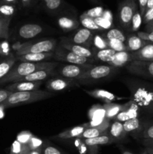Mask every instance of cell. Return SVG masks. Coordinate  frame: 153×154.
<instances>
[{
	"label": "cell",
	"instance_id": "cell-1",
	"mask_svg": "<svg viewBox=\"0 0 153 154\" xmlns=\"http://www.w3.org/2000/svg\"><path fill=\"white\" fill-rule=\"evenodd\" d=\"M58 66V63H26L22 62L17 65H14L9 73L4 78L0 80V84L8 82H16L20 78L27 76L36 71L52 69Z\"/></svg>",
	"mask_w": 153,
	"mask_h": 154
},
{
	"label": "cell",
	"instance_id": "cell-2",
	"mask_svg": "<svg viewBox=\"0 0 153 154\" xmlns=\"http://www.w3.org/2000/svg\"><path fill=\"white\" fill-rule=\"evenodd\" d=\"M52 93L45 90H33L27 92H16L12 93L3 103L1 104L4 108H13L25 104L33 103L38 101L50 98Z\"/></svg>",
	"mask_w": 153,
	"mask_h": 154
},
{
	"label": "cell",
	"instance_id": "cell-3",
	"mask_svg": "<svg viewBox=\"0 0 153 154\" xmlns=\"http://www.w3.org/2000/svg\"><path fill=\"white\" fill-rule=\"evenodd\" d=\"M56 48V42L53 39H46L32 43L26 42L18 46L16 49V57L27 54L54 52Z\"/></svg>",
	"mask_w": 153,
	"mask_h": 154
},
{
	"label": "cell",
	"instance_id": "cell-4",
	"mask_svg": "<svg viewBox=\"0 0 153 154\" xmlns=\"http://www.w3.org/2000/svg\"><path fill=\"white\" fill-rule=\"evenodd\" d=\"M115 69L116 68L110 65L93 66L76 80L81 83H87L103 79L112 75V72L115 71Z\"/></svg>",
	"mask_w": 153,
	"mask_h": 154
},
{
	"label": "cell",
	"instance_id": "cell-5",
	"mask_svg": "<svg viewBox=\"0 0 153 154\" xmlns=\"http://www.w3.org/2000/svg\"><path fill=\"white\" fill-rule=\"evenodd\" d=\"M137 11L136 0H124L118 6V19L124 28H130L134 15Z\"/></svg>",
	"mask_w": 153,
	"mask_h": 154
},
{
	"label": "cell",
	"instance_id": "cell-6",
	"mask_svg": "<svg viewBox=\"0 0 153 154\" xmlns=\"http://www.w3.org/2000/svg\"><path fill=\"white\" fill-rule=\"evenodd\" d=\"M54 58L74 65L91 64L93 62L92 59L80 57L71 51H68L60 45L54 51Z\"/></svg>",
	"mask_w": 153,
	"mask_h": 154
},
{
	"label": "cell",
	"instance_id": "cell-7",
	"mask_svg": "<svg viewBox=\"0 0 153 154\" xmlns=\"http://www.w3.org/2000/svg\"><path fill=\"white\" fill-rule=\"evenodd\" d=\"M126 69L134 75L153 78V61L134 60L126 65Z\"/></svg>",
	"mask_w": 153,
	"mask_h": 154
},
{
	"label": "cell",
	"instance_id": "cell-8",
	"mask_svg": "<svg viewBox=\"0 0 153 154\" xmlns=\"http://www.w3.org/2000/svg\"><path fill=\"white\" fill-rule=\"evenodd\" d=\"M92 66L93 65L92 64H68L61 66L58 69V72L62 76L68 78V79H77L80 75H82L84 72H86L88 69H90Z\"/></svg>",
	"mask_w": 153,
	"mask_h": 154
},
{
	"label": "cell",
	"instance_id": "cell-9",
	"mask_svg": "<svg viewBox=\"0 0 153 154\" xmlns=\"http://www.w3.org/2000/svg\"><path fill=\"white\" fill-rule=\"evenodd\" d=\"M60 46L65 48L68 51H71V52L80 56V57L90 59L94 57V51H92L91 49H89L87 47L82 46V45H76V44L73 43V42L68 41L66 38H62L61 42H60Z\"/></svg>",
	"mask_w": 153,
	"mask_h": 154
},
{
	"label": "cell",
	"instance_id": "cell-10",
	"mask_svg": "<svg viewBox=\"0 0 153 154\" xmlns=\"http://www.w3.org/2000/svg\"><path fill=\"white\" fill-rule=\"evenodd\" d=\"M136 98L141 105L153 113V89L140 87L136 92Z\"/></svg>",
	"mask_w": 153,
	"mask_h": 154
},
{
	"label": "cell",
	"instance_id": "cell-11",
	"mask_svg": "<svg viewBox=\"0 0 153 154\" xmlns=\"http://www.w3.org/2000/svg\"><path fill=\"white\" fill-rule=\"evenodd\" d=\"M41 81H21V82H15L14 84L6 87V90L11 93L16 92H27L38 90L41 85Z\"/></svg>",
	"mask_w": 153,
	"mask_h": 154
},
{
	"label": "cell",
	"instance_id": "cell-12",
	"mask_svg": "<svg viewBox=\"0 0 153 154\" xmlns=\"http://www.w3.org/2000/svg\"><path fill=\"white\" fill-rule=\"evenodd\" d=\"M139 116V108L137 105L134 102H128L126 104V107L118 115L113 119L115 121L125 122L132 118H138Z\"/></svg>",
	"mask_w": 153,
	"mask_h": 154
},
{
	"label": "cell",
	"instance_id": "cell-13",
	"mask_svg": "<svg viewBox=\"0 0 153 154\" xmlns=\"http://www.w3.org/2000/svg\"><path fill=\"white\" fill-rule=\"evenodd\" d=\"M93 35L91 30L87 29L86 28L80 29L71 38V42L76 45H82L88 48L92 43Z\"/></svg>",
	"mask_w": 153,
	"mask_h": 154
},
{
	"label": "cell",
	"instance_id": "cell-14",
	"mask_svg": "<svg viewBox=\"0 0 153 154\" xmlns=\"http://www.w3.org/2000/svg\"><path fill=\"white\" fill-rule=\"evenodd\" d=\"M75 81L68 78H55L51 79L46 83L47 91H62L70 86L74 85Z\"/></svg>",
	"mask_w": 153,
	"mask_h": 154
},
{
	"label": "cell",
	"instance_id": "cell-15",
	"mask_svg": "<svg viewBox=\"0 0 153 154\" xmlns=\"http://www.w3.org/2000/svg\"><path fill=\"white\" fill-rule=\"evenodd\" d=\"M42 31H43L42 26L38 24L26 23L22 25L19 29L18 33H19L20 37L25 39H28L35 37L40 32H42Z\"/></svg>",
	"mask_w": 153,
	"mask_h": 154
},
{
	"label": "cell",
	"instance_id": "cell-16",
	"mask_svg": "<svg viewBox=\"0 0 153 154\" xmlns=\"http://www.w3.org/2000/svg\"><path fill=\"white\" fill-rule=\"evenodd\" d=\"M130 55L132 61H153V43H148L141 49L135 52H130Z\"/></svg>",
	"mask_w": 153,
	"mask_h": 154
},
{
	"label": "cell",
	"instance_id": "cell-17",
	"mask_svg": "<svg viewBox=\"0 0 153 154\" xmlns=\"http://www.w3.org/2000/svg\"><path fill=\"white\" fill-rule=\"evenodd\" d=\"M52 57H54V52L27 54L22 56H17L16 57V60L26 63H41V61L48 60Z\"/></svg>",
	"mask_w": 153,
	"mask_h": 154
},
{
	"label": "cell",
	"instance_id": "cell-18",
	"mask_svg": "<svg viewBox=\"0 0 153 154\" xmlns=\"http://www.w3.org/2000/svg\"><path fill=\"white\" fill-rule=\"evenodd\" d=\"M131 61L132 58L131 55H130V52H128V51H122V52L116 53L112 61L110 62L108 65L114 68L122 67V66L128 64Z\"/></svg>",
	"mask_w": 153,
	"mask_h": 154
},
{
	"label": "cell",
	"instance_id": "cell-19",
	"mask_svg": "<svg viewBox=\"0 0 153 154\" xmlns=\"http://www.w3.org/2000/svg\"><path fill=\"white\" fill-rule=\"evenodd\" d=\"M110 127L109 125L101 126L98 128H87L85 129L83 132L77 138V139H89V138H96V137L100 136V135L108 134V129Z\"/></svg>",
	"mask_w": 153,
	"mask_h": 154
},
{
	"label": "cell",
	"instance_id": "cell-20",
	"mask_svg": "<svg viewBox=\"0 0 153 154\" xmlns=\"http://www.w3.org/2000/svg\"><path fill=\"white\" fill-rule=\"evenodd\" d=\"M82 141L86 147H98L100 145H106L116 142L115 140L109 134L100 135L96 138H89V139H83L82 140Z\"/></svg>",
	"mask_w": 153,
	"mask_h": 154
},
{
	"label": "cell",
	"instance_id": "cell-21",
	"mask_svg": "<svg viewBox=\"0 0 153 154\" xmlns=\"http://www.w3.org/2000/svg\"><path fill=\"white\" fill-rule=\"evenodd\" d=\"M84 91L92 97L96 98V99H100L101 101L104 102L105 103H112L116 99V96L112 93H110L109 91H106L104 90H100V89H96V90H86Z\"/></svg>",
	"mask_w": 153,
	"mask_h": 154
},
{
	"label": "cell",
	"instance_id": "cell-22",
	"mask_svg": "<svg viewBox=\"0 0 153 154\" xmlns=\"http://www.w3.org/2000/svg\"><path fill=\"white\" fill-rule=\"evenodd\" d=\"M125 44L128 52H135L148 44V42L142 40L139 36H137V35H131L126 39Z\"/></svg>",
	"mask_w": 153,
	"mask_h": 154
},
{
	"label": "cell",
	"instance_id": "cell-23",
	"mask_svg": "<svg viewBox=\"0 0 153 154\" xmlns=\"http://www.w3.org/2000/svg\"><path fill=\"white\" fill-rule=\"evenodd\" d=\"M52 69H46V70H39L20 78L16 82H21V81H42L43 80L46 79L52 73ZM15 83V82H14Z\"/></svg>",
	"mask_w": 153,
	"mask_h": 154
},
{
	"label": "cell",
	"instance_id": "cell-24",
	"mask_svg": "<svg viewBox=\"0 0 153 154\" xmlns=\"http://www.w3.org/2000/svg\"><path fill=\"white\" fill-rule=\"evenodd\" d=\"M58 25L60 28L64 31H71L77 28L79 26V23L74 18L70 17L63 16L61 17L57 20Z\"/></svg>",
	"mask_w": 153,
	"mask_h": 154
},
{
	"label": "cell",
	"instance_id": "cell-25",
	"mask_svg": "<svg viewBox=\"0 0 153 154\" xmlns=\"http://www.w3.org/2000/svg\"><path fill=\"white\" fill-rule=\"evenodd\" d=\"M125 133L124 128H123V123L121 122L115 121L112 124H111L110 128L109 135L115 140L116 141L123 139L125 136Z\"/></svg>",
	"mask_w": 153,
	"mask_h": 154
},
{
	"label": "cell",
	"instance_id": "cell-26",
	"mask_svg": "<svg viewBox=\"0 0 153 154\" xmlns=\"http://www.w3.org/2000/svg\"><path fill=\"white\" fill-rule=\"evenodd\" d=\"M16 57L10 54L9 57L0 61V80L6 76L15 65Z\"/></svg>",
	"mask_w": 153,
	"mask_h": 154
},
{
	"label": "cell",
	"instance_id": "cell-27",
	"mask_svg": "<svg viewBox=\"0 0 153 154\" xmlns=\"http://www.w3.org/2000/svg\"><path fill=\"white\" fill-rule=\"evenodd\" d=\"M86 129V127L84 125L75 126V127L61 132L57 135V137L59 138H62V139H70V138H77L85 131Z\"/></svg>",
	"mask_w": 153,
	"mask_h": 154
},
{
	"label": "cell",
	"instance_id": "cell-28",
	"mask_svg": "<svg viewBox=\"0 0 153 154\" xmlns=\"http://www.w3.org/2000/svg\"><path fill=\"white\" fill-rule=\"evenodd\" d=\"M106 110V118L108 120H113L118 114H119L126 107L125 105H117V104L107 103L104 105Z\"/></svg>",
	"mask_w": 153,
	"mask_h": 154
},
{
	"label": "cell",
	"instance_id": "cell-29",
	"mask_svg": "<svg viewBox=\"0 0 153 154\" xmlns=\"http://www.w3.org/2000/svg\"><path fill=\"white\" fill-rule=\"evenodd\" d=\"M94 55H95L96 58L98 59L100 61L105 62V63H109L110 62L112 61V58H113L114 55L116 54V51L110 49H104V50H95L94 51Z\"/></svg>",
	"mask_w": 153,
	"mask_h": 154
},
{
	"label": "cell",
	"instance_id": "cell-30",
	"mask_svg": "<svg viewBox=\"0 0 153 154\" xmlns=\"http://www.w3.org/2000/svg\"><path fill=\"white\" fill-rule=\"evenodd\" d=\"M88 116L91 120L104 119L106 118V110L104 105H94L88 111Z\"/></svg>",
	"mask_w": 153,
	"mask_h": 154
},
{
	"label": "cell",
	"instance_id": "cell-31",
	"mask_svg": "<svg viewBox=\"0 0 153 154\" xmlns=\"http://www.w3.org/2000/svg\"><path fill=\"white\" fill-rule=\"evenodd\" d=\"M11 19L10 17L0 16V38H8L9 26Z\"/></svg>",
	"mask_w": 153,
	"mask_h": 154
},
{
	"label": "cell",
	"instance_id": "cell-32",
	"mask_svg": "<svg viewBox=\"0 0 153 154\" xmlns=\"http://www.w3.org/2000/svg\"><path fill=\"white\" fill-rule=\"evenodd\" d=\"M80 20L81 24L83 26L84 28L87 29H89L91 30V31H100V30H102L96 24L94 19L89 17L86 16L83 14L80 16Z\"/></svg>",
	"mask_w": 153,
	"mask_h": 154
},
{
	"label": "cell",
	"instance_id": "cell-33",
	"mask_svg": "<svg viewBox=\"0 0 153 154\" xmlns=\"http://www.w3.org/2000/svg\"><path fill=\"white\" fill-rule=\"evenodd\" d=\"M141 127L140 121L138 118H132L123 123V128L126 133L138 131Z\"/></svg>",
	"mask_w": 153,
	"mask_h": 154
},
{
	"label": "cell",
	"instance_id": "cell-34",
	"mask_svg": "<svg viewBox=\"0 0 153 154\" xmlns=\"http://www.w3.org/2000/svg\"><path fill=\"white\" fill-rule=\"evenodd\" d=\"M30 150L27 144H21L16 140L12 144L10 154H28Z\"/></svg>",
	"mask_w": 153,
	"mask_h": 154
},
{
	"label": "cell",
	"instance_id": "cell-35",
	"mask_svg": "<svg viewBox=\"0 0 153 154\" xmlns=\"http://www.w3.org/2000/svg\"><path fill=\"white\" fill-rule=\"evenodd\" d=\"M16 12V6L14 5L7 4L0 1V16L12 17Z\"/></svg>",
	"mask_w": 153,
	"mask_h": 154
},
{
	"label": "cell",
	"instance_id": "cell-36",
	"mask_svg": "<svg viewBox=\"0 0 153 154\" xmlns=\"http://www.w3.org/2000/svg\"><path fill=\"white\" fill-rule=\"evenodd\" d=\"M105 38L107 40H118L122 42H126L125 35L118 29H111L107 32Z\"/></svg>",
	"mask_w": 153,
	"mask_h": 154
},
{
	"label": "cell",
	"instance_id": "cell-37",
	"mask_svg": "<svg viewBox=\"0 0 153 154\" xmlns=\"http://www.w3.org/2000/svg\"><path fill=\"white\" fill-rule=\"evenodd\" d=\"M92 44L97 50H104L109 48L107 39L105 37L99 35H96L95 36H94Z\"/></svg>",
	"mask_w": 153,
	"mask_h": 154
},
{
	"label": "cell",
	"instance_id": "cell-38",
	"mask_svg": "<svg viewBox=\"0 0 153 154\" xmlns=\"http://www.w3.org/2000/svg\"><path fill=\"white\" fill-rule=\"evenodd\" d=\"M110 49L113 50L116 52L128 51L125 42H122L118 40H107Z\"/></svg>",
	"mask_w": 153,
	"mask_h": 154
},
{
	"label": "cell",
	"instance_id": "cell-39",
	"mask_svg": "<svg viewBox=\"0 0 153 154\" xmlns=\"http://www.w3.org/2000/svg\"><path fill=\"white\" fill-rule=\"evenodd\" d=\"M110 124V120L108 119H99V120H90L88 123L83 124L84 126L87 128H98L101 127V126H106V125Z\"/></svg>",
	"mask_w": 153,
	"mask_h": 154
},
{
	"label": "cell",
	"instance_id": "cell-40",
	"mask_svg": "<svg viewBox=\"0 0 153 154\" xmlns=\"http://www.w3.org/2000/svg\"><path fill=\"white\" fill-rule=\"evenodd\" d=\"M28 148L31 150H42L43 147V141L40 138L33 135L32 138L30 139L29 142L28 143Z\"/></svg>",
	"mask_w": 153,
	"mask_h": 154
},
{
	"label": "cell",
	"instance_id": "cell-41",
	"mask_svg": "<svg viewBox=\"0 0 153 154\" xmlns=\"http://www.w3.org/2000/svg\"><path fill=\"white\" fill-rule=\"evenodd\" d=\"M104 13V9L102 7H96L94 8L89 9V10L86 11V12H84L83 14L86 15L87 17H89L92 18V19H96V18H98L102 17V14Z\"/></svg>",
	"mask_w": 153,
	"mask_h": 154
},
{
	"label": "cell",
	"instance_id": "cell-42",
	"mask_svg": "<svg viewBox=\"0 0 153 154\" xmlns=\"http://www.w3.org/2000/svg\"><path fill=\"white\" fill-rule=\"evenodd\" d=\"M33 135L29 131H22L16 135V141L22 144H28Z\"/></svg>",
	"mask_w": 153,
	"mask_h": 154
},
{
	"label": "cell",
	"instance_id": "cell-43",
	"mask_svg": "<svg viewBox=\"0 0 153 154\" xmlns=\"http://www.w3.org/2000/svg\"><path fill=\"white\" fill-rule=\"evenodd\" d=\"M46 8L50 11H56L62 4V0H43Z\"/></svg>",
	"mask_w": 153,
	"mask_h": 154
},
{
	"label": "cell",
	"instance_id": "cell-44",
	"mask_svg": "<svg viewBox=\"0 0 153 154\" xmlns=\"http://www.w3.org/2000/svg\"><path fill=\"white\" fill-rule=\"evenodd\" d=\"M142 16H141L140 13L137 11L134 15L133 19H132L131 26H130L131 29L133 31H137L140 26L141 23H142Z\"/></svg>",
	"mask_w": 153,
	"mask_h": 154
},
{
	"label": "cell",
	"instance_id": "cell-45",
	"mask_svg": "<svg viewBox=\"0 0 153 154\" xmlns=\"http://www.w3.org/2000/svg\"><path fill=\"white\" fill-rule=\"evenodd\" d=\"M94 21H95L96 24L102 30L107 29H110L111 26H112V22L111 21L107 20L104 19L102 17L98 18H96V19H94Z\"/></svg>",
	"mask_w": 153,
	"mask_h": 154
},
{
	"label": "cell",
	"instance_id": "cell-46",
	"mask_svg": "<svg viewBox=\"0 0 153 154\" xmlns=\"http://www.w3.org/2000/svg\"><path fill=\"white\" fill-rule=\"evenodd\" d=\"M10 54V45L8 42L4 41L0 42V55L8 57Z\"/></svg>",
	"mask_w": 153,
	"mask_h": 154
},
{
	"label": "cell",
	"instance_id": "cell-47",
	"mask_svg": "<svg viewBox=\"0 0 153 154\" xmlns=\"http://www.w3.org/2000/svg\"><path fill=\"white\" fill-rule=\"evenodd\" d=\"M137 36L148 43H153V31L150 32H138Z\"/></svg>",
	"mask_w": 153,
	"mask_h": 154
},
{
	"label": "cell",
	"instance_id": "cell-48",
	"mask_svg": "<svg viewBox=\"0 0 153 154\" xmlns=\"http://www.w3.org/2000/svg\"><path fill=\"white\" fill-rule=\"evenodd\" d=\"M143 139H153V125L146 128L142 132Z\"/></svg>",
	"mask_w": 153,
	"mask_h": 154
},
{
	"label": "cell",
	"instance_id": "cell-49",
	"mask_svg": "<svg viewBox=\"0 0 153 154\" xmlns=\"http://www.w3.org/2000/svg\"><path fill=\"white\" fill-rule=\"evenodd\" d=\"M142 23L145 24H147L153 20V8L149 9V10L146 11L142 16Z\"/></svg>",
	"mask_w": 153,
	"mask_h": 154
},
{
	"label": "cell",
	"instance_id": "cell-50",
	"mask_svg": "<svg viewBox=\"0 0 153 154\" xmlns=\"http://www.w3.org/2000/svg\"><path fill=\"white\" fill-rule=\"evenodd\" d=\"M44 154H62L61 151L56 147L52 146H46L43 150Z\"/></svg>",
	"mask_w": 153,
	"mask_h": 154
},
{
	"label": "cell",
	"instance_id": "cell-51",
	"mask_svg": "<svg viewBox=\"0 0 153 154\" xmlns=\"http://www.w3.org/2000/svg\"><path fill=\"white\" fill-rule=\"evenodd\" d=\"M11 92L8 91L6 89L0 90V105L4 102L8 98V96L11 94Z\"/></svg>",
	"mask_w": 153,
	"mask_h": 154
},
{
	"label": "cell",
	"instance_id": "cell-52",
	"mask_svg": "<svg viewBox=\"0 0 153 154\" xmlns=\"http://www.w3.org/2000/svg\"><path fill=\"white\" fill-rule=\"evenodd\" d=\"M147 2H148V0H139L140 13L142 17L144 15V14H145L146 7Z\"/></svg>",
	"mask_w": 153,
	"mask_h": 154
},
{
	"label": "cell",
	"instance_id": "cell-53",
	"mask_svg": "<svg viewBox=\"0 0 153 154\" xmlns=\"http://www.w3.org/2000/svg\"><path fill=\"white\" fill-rule=\"evenodd\" d=\"M102 17L107 20L111 21V22L112 21V14L110 13V11H104V13L103 14H102Z\"/></svg>",
	"mask_w": 153,
	"mask_h": 154
},
{
	"label": "cell",
	"instance_id": "cell-54",
	"mask_svg": "<svg viewBox=\"0 0 153 154\" xmlns=\"http://www.w3.org/2000/svg\"><path fill=\"white\" fill-rule=\"evenodd\" d=\"M142 144L146 147L153 148V139H143L142 140Z\"/></svg>",
	"mask_w": 153,
	"mask_h": 154
},
{
	"label": "cell",
	"instance_id": "cell-55",
	"mask_svg": "<svg viewBox=\"0 0 153 154\" xmlns=\"http://www.w3.org/2000/svg\"><path fill=\"white\" fill-rule=\"evenodd\" d=\"M145 29L146 32H150L153 31V20L147 24H146Z\"/></svg>",
	"mask_w": 153,
	"mask_h": 154
},
{
	"label": "cell",
	"instance_id": "cell-56",
	"mask_svg": "<svg viewBox=\"0 0 153 154\" xmlns=\"http://www.w3.org/2000/svg\"><path fill=\"white\" fill-rule=\"evenodd\" d=\"M23 7H29L32 3L33 0H20Z\"/></svg>",
	"mask_w": 153,
	"mask_h": 154
},
{
	"label": "cell",
	"instance_id": "cell-57",
	"mask_svg": "<svg viewBox=\"0 0 153 154\" xmlns=\"http://www.w3.org/2000/svg\"><path fill=\"white\" fill-rule=\"evenodd\" d=\"M152 8H153V0H148L146 7V11L148 10H149V9Z\"/></svg>",
	"mask_w": 153,
	"mask_h": 154
},
{
	"label": "cell",
	"instance_id": "cell-58",
	"mask_svg": "<svg viewBox=\"0 0 153 154\" xmlns=\"http://www.w3.org/2000/svg\"><path fill=\"white\" fill-rule=\"evenodd\" d=\"M1 2L4 3H7V4H10V5H14L17 2V0H0Z\"/></svg>",
	"mask_w": 153,
	"mask_h": 154
},
{
	"label": "cell",
	"instance_id": "cell-59",
	"mask_svg": "<svg viewBox=\"0 0 153 154\" xmlns=\"http://www.w3.org/2000/svg\"><path fill=\"white\" fill-rule=\"evenodd\" d=\"M145 153L146 154H153V148H151V147H146Z\"/></svg>",
	"mask_w": 153,
	"mask_h": 154
},
{
	"label": "cell",
	"instance_id": "cell-60",
	"mask_svg": "<svg viewBox=\"0 0 153 154\" xmlns=\"http://www.w3.org/2000/svg\"><path fill=\"white\" fill-rule=\"evenodd\" d=\"M42 150H30L28 154H41Z\"/></svg>",
	"mask_w": 153,
	"mask_h": 154
},
{
	"label": "cell",
	"instance_id": "cell-61",
	"mask_svg": "<svg viewBox=\"0 0 153 154\" xmlns=\"http://www.w3.org/2000/svg\"><path fill=\"white\" fill-rule=\"evenodd\" d=\"M4 108L0 105V119L4 117Z\"/></svg>",
	"mask_w": 153,
	"mask_h": 154
},
{
	"label": "cell",
	"instance_id": "cell-62",
	"mask_svg": "<svg viewBox=\"0 0 153 154\" xmlns=\"http://www.w3.org/2000/svg\"><path fill=\"white\" fill-rule=\"evenodd\" d=\"M122 154H134V153H132L131 152H130V151H128V150H124V149H122Z\"/></svg>",
	"mask_w": 153,
	"mask_h": 154
},
{
	"label": "cell",
	"instance_id": "cell-63",
	"mask_svg": "<svg viewBox=\"0 0 153 154\" xmlns=\"http://www.w3.org/2000/svg\"><path fill=\"white\" fill-rule=\"evenodd\" d=\"M91 2H92L93 3H98V2H100V0H90Z\"/></svg>",
	"mask_w": 153,
	"mask_h": 154
}]
</instances>
